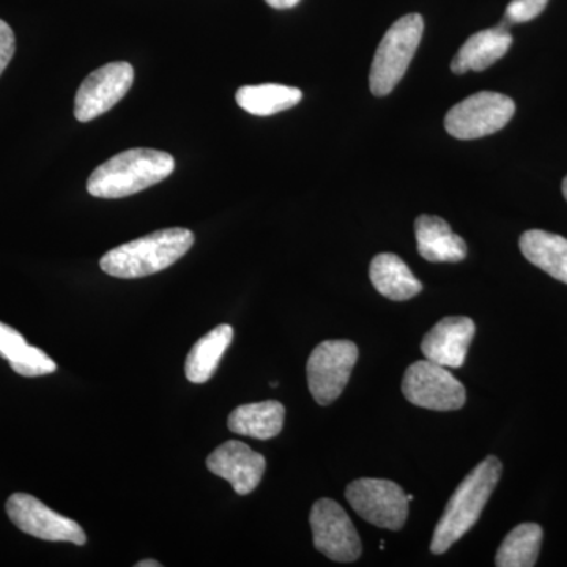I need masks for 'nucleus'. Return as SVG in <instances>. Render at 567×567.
Segmentation results:
<instances>
[{"label":"nucleus","mask_w":567,"mask_h":567,"mask_svg":"<svg viewBox=\"0 0 567 567\" xmlns=\"http://www.w3.org/2000/svg\"><path fill=\"white\" fill-rule=\"evenodd\" d=\"M175 169L169 153L153 148H132L112 156L93 171L87 192L100 199H122L166 181Z\"/></svg>","instance_id":"f257e3e1"},{"label":"nucleus","mask_w":567,"mask_h":567,"mask_svg":"<svg viewBox=\"0 0 567 567\" xmlns=\"http://www.w3.org/2000/svg\"><path fill=\"white\" fill-rule=\"evenodd\" d=\"M502 472L503 465L498 457L488 456L462 481L436 525L431 543L432 554H445L480 520Z\"/></svg>","instance_id":"f03ea898"},{"label":"nucleus","mask_w":567,"mask_h":567,"mask_svg":"<svg viewBox=\"0 0 567 567\" xmlns=\"http://www.w3.org/2000/svg\"><path fill=\"white\" fill-rule=\"evenodd\" d=\"M194 245V234L188 229L156 230L130 244L117 246L104 254L100 267L104 274L121 279L145 278L166 270L181 260Z\"/></svg>","instance_id":"7ed1b4c3"},{"label":"nucleus","mask_w":567,"mask_h":567,"mask_svg":"<svg viewBox=\"0 0 567 567\" xmlns=\"http://www.w3.org/2000/svg\"><path fill=\"white\" fill-rule=\"evenodd\" d=\"M424 20L421 14L410 13L394 22L380 41L372 62L369 85L375 96H385L394 91L404 78L410 62L415 58L423 39Z\"/></svg>","instance_id":"20e7f679"},{"label":"nucleus","mask_w":567,"mask_h":567,"mask_svg":"<svg viewBox=\"0 0 567 567\" xmlns=\"http://www.w3.org/2000/svg\"><path fill=\"white\" fill-rule=\"evenodd\" d=\"M516 112L509 96L496 92H477L451 107L445 117V128L461 141L480 140L505 128Z\"/></svg>","instance_id":"39448f33"},{"label":"nucleus","mask_w":567,"mask_h":567,"mask_svg":"<svg viewBox=\"0 0 567 567\" xmlns=\"http://www.w3.org/2000/svg\"><path fill=\"white\" fill-rule=\"evenodd\" d=\"M346 498L358 516L379 528L399 532L409 516L410 502L393 481L361 477L349 484Z\"/></svg>","instance_id":"423d86ee"},{"label":"nucleus","mask_w":567,"mask_h":567,"mask_svg":"<svg viewBox=\"0 0 567 567\" xmlns=\"http://www.w3.org/2000/svg\"><path fill=\"white\" fill-rule=\"evenodd\" d=\"M357 360V344L346 339L324 341L312 350L306 372L309 391L317 404H333L349 383Z\"/></svg>","instance_id":"0eeeda50"},{"label":"nucleus","mask_w":567,"mask_h":567,"mask_svg":"<svg viewBox=\"0 0 567 567\" xmlns=\"http://www.w3.org/2000/svg\"><path fill=\"white\" fill-rule=\"evenodd\" d=\"M402 393L413 405L435 412L462 409L466 401L465 388L456 377L429 360L416 361L406 369Z\"/></svg>","instance_id":"6e6552de"},{"label":"nucleus","mask_w":567,"mask_h":567,"mask_svg":"<svg viewBox=\"0 0 567 567\" xmlns=\"http://www.w3.org/2000/svg\"><path fill=\"white\" fill-rule=\"evenodd\" d=\"M309 524L315 547L338 563H352L361 557L360 535L353 522L334 499L322 498L312 506Z\"/></svg>","instance_id":"1a4fd4ad"},{"label":"nucleus","mask_w":567,"mask_h":567,"mask_svg":"<svg viewBox=\"0 0 567 567\" xmlns=\"http://www.w3.org/2000/svg\"><path fill=\"white\" fill-rule=\"evenodd\" d=\"M6 509L14 527L20 528L25 535L76 546H84L87 543V536L78 522L50 509L35 496L13 494L7 502Z\"/></svg>","instance_id":"9d476101"},{"label":"nucleus","mask_w":567,"mask_h":567,"mask_svg":"<svg viewBox=\"0 0 567 567\" xmlns=\"http://www.w3.org/2000/svg\"><path fill=\"white\" fill-rule=\"evenodd\" d=\"M134 69L128 62H112L92 71L74 99V117L91 122L111 111L132 89Z\"/></svg>","instance_id":"9b49d317"},{"label":"nucleus","mask_w":567,"mask_h":567,"mask_svg":"<svg viewBox=\"0 0 567 567\" xmlns=\"http://www.w3.org/2000/svg\"><path fill=\"white\" fill-rule=\"evenodd\" d=\"M207 468L213 475L233 484L235 494H251L262 481L267 461L262 454L238 440H229L216 447L207 458Z\"/></svg>","instance_id":"f8f14e48"},{"label":"nucleus","mask_w":567,"mask_h":567,"mask_svg":"<svg viewBox=\"0 0 567 567\" xmlns=\"http://www.w3.org/2000/svg\"><path fill=\"white\" fill-rule=\"evenodd\" d=\"M475 322L468 317H446L424 336L421 350L425 360L443 368H462L475 336Z\"/></svg>","instance_id":"ddd939ff"},{"label":"nucleus","mask_w":567,"mask_h":567,"mask_svg":"<svg viewBox=\"0 0 567 567\" xmlns=\"http://www.w3.org/2000/svg\"><path fill=\"white\" fill-rule=\"evenodd\" d=\"M509 25V22L503 20L496 28L470 37L451 62V71L456 74H464L470 70L484 71L505 58L513 44Z\"/></svg>","instance_id":"4468645a"},{"label":"nucleus","mask_w":567,"mask_h":567,"mask_svg":"<svg viewBox=\"0 0 567 567\" xmlns=\"http://www.w3.org/2000/svg\"><path fill=\"white\" fill-rule=\"evenodd\" d=\"M415 235L417 252L429 262H462L468 252L464 238L439 216L421 215L415 221Z\"/></svg>","instance_id":"2eb2a0df"},{"label":"nucleus","mask_w":567,"mask_h":567,"mask_svg":"<svg viewBox=\"0 0 567 567\" xmlns=\"http://www.w3.org/2000/svg\"><path fill=\"white\" fill-rule=\"evenodd\" d=\"M369 276L377 292L388 300H410L423 290V284L417 281L409 265L395 254L383 252L375 256L369 268Z\"/></svg>","instance_id":"dca6fc26"},{"label":"nucleus","mask_w":567,"mask_h":567,"mask_svg":"<svg viewBox=\"0 0 567 567\" xmlns=\"http://www.w3.org/2000/svg\"><path fill=\"white\" fill-rule=\"evenodd\" d=\"M286 409L281 402L265 401L237 406L229 415L230 431L234 434L270 440L281 434Z\"/></svg>","instance_id":"f3484780"},{"label":"nucleus","mask_w":567,"mask_h":567,"mask_svg":"<svg viewBox=\"0 0 567 567\" xmlns=\"http://www.w3.org/2000/svg\"><path fill=\"white\" fill-rule=\"evenodd\" d=\"M0 358L22 377H41L58 371V364L39 347L28 344L24 336L0 322Z\"/></svg>","instance_id":"a211bd4d"},{"label":"nucleus","mask_w":567,"mask_h":567,"mask_svg":"<svg viewBox=\"0 0 567 567\" xmlns=\"http://www.w3.org/2000/svg\"><path fill=\"white\" fill-rule=\"evenodd\" d=\"M520 251L528 262L567 284V238L546 230H527L520 237Z\"/></svg>","instance_id":"6ab92c4d"},{"label":"nucleus","mask_w":567,"mask_h":567,"mask_svg":"<svg viewBox=\"0 0 567 567\" xmlns=\"http://www.w3.org/2000/svg\"><path fill=\"white\" fill-rule=\"evenodd\" d=\"M233 339L234 328L226 323L219 324L210 333L200 338L186 357V379L196 385L208 382Z\"/></svg>","instance_id":"aec40b11"},{"label":"nucleus","mask_w":567,"mask_h":567,"mask_svg":"<svg viewBox=\"0 0 567 567\" xmlns=\"http://www.w3.org/2000/svg\"><path fill=\"white\" fill-rule=\"evenodd\" d=\"M238 106L259 117L290 110L303 100V92L281 84L245 85L235 95Z\"/></svg>","instance_id":"412c9836"},{"label":"nucleus","mask_w":567,"mask_h":567,"mask_svg":"<svg viewBox=\"0 0 567 567\" xmlns=\"http://www.w3.org/2000/svg\"><path fill=\"white\" fill-rule=\"evenodd\" d=\"M544 532L537 524H522L503 540L496 554L498 567H533L539 557Z\"/></svg>","instance_id":"4be33fe9"},{"label":"nucleus","mask_w":567,"mask_h":567,"mask_svg":"<svg viewBox=\"0 0 567 567\" xmlns=\"http://www.w3.org/2000/svg\"><path fill=\"white\" fill-rule=\"evenodd\" d=\"M548 0H513L507 6L505 20L513 24H522L539 17L546 10Z\"/></svg>","instance_id":"5701e85b"},{"label":"nucleus","mask_w":567,"mask_h":567,"mask_svg":"<svg viewBox=\"0 0 567 567\" xmlns=\"http://www.w3.org/2000/svg\"><path fill=\"white\" fill-rule=\"evenodd\" d=\"M14 50H17V40H14L13 29L6 21L0 20V74L9 66Z\"/></svg>","instance_id":"b1692460"},{"label":"nucleus","mask_w":567,"mask_h":567,"mask_svg":"<svg viewBox=\"0 0 567 567\" xmlns=\"http://www.w3.org/2000/svg\"><path fill=\"white\" fill-rule=\"evenodd\" d=\"M265 2L276 10H287L300 3V0H265Z\"/></svg>","instance_id":"393cba45"},{"label":"nucleus","mask_w":567,"mask_h":567,"mask_svg":"<svg viewBox=\"0 0 567 567\" xmlns=\"http://www.w3.org/2000/svg\"><path fill=\"white\" fill-rule=\"evenodd\" d=\"M137 567H162V563L155 561V559H144L136 565Z\"/></svg>","instance_id":"a878e982"},{"label":"nucleus","mask_w":567,"mask_h":567,"mask_svg":"<svg viewBox=\"0 0 567 567\" xmlns=\"http://www.w3.org/2000/svg\"><path fill=\"white\" fill-rule=\"evenodd\" d=\"M563 194H565L567 200V177L563 181Z\"/></svg>","instance_id":"bb28decb"}]
</instances>
